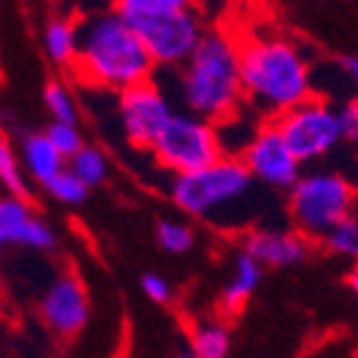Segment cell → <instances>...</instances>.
Returning a JSON list of instances; mask_svg holds the SVG:
<instances>
[{
  "instance_id": "6da1fadb",
  "label": "cell",
  "mask_w": 358,
  "mask_h": 358,
  "mask_svg": "<svg viewBox=\"0 0 358 358\" xmlns=\"http://www.w3.org/2000/svg\"><path fill=\"white\" fill-rule=\"evenodd\" d=\"M241 88L253 115L275 120L313 96V73L286 38H251L241 43Z\"/></svg>"
},
{
  "instance_id": "7a4b0ae2",
  "label": "cell",
  "mask_w": 358,
  "mask_h": 358,
  "mask_svg": "<svg viewBox=\"0 0 358 358\" xmlns=\"http://www.w3.org/2000/svg\"><path fill=\"white\" fill-rule=\"evenodd\" d=\"M153 71L155 63L138 30L113 8L78 23V58L73 73L85 83L120 93L150 80Z\"/></svg>"
},
{
  "instance_id": "3957f363",
  "label": "cell",
  "mask_w": 358,
  "mask_h": 358,
  "mask_svg": "<svg viewBox=\"0 0 358 358\" xmlns=\"http://www.w3.org/2000/svg\"><path fill=\"white\" fill-rule=\"evenodd\" d=\"M178 98L185 113L213 126L243 108L241 43L223 30H206L193 55L178 68Z\"/></svg>"
},
{
  "instance_id": "277c9868",
  "label": "cell",
  "mask_w": 358,
  "mask_h": 358,
  "mask_svg": "<svg viewBox=\"0 0 358 358\" xmlns=\"http://www.w3.org/2000/svg\"><path fill=\"white\" fill-rule=\"evenodd\" d=\"M168 191L180 213L213 226H241V218L258 213V183L236 155H221L201 171L173 176Z\"/></svg>"
},
{
  "instance_id": "5b68a950",
  "label": "cell",
  "mask_w": 358,
  "mask_h": 358,
  "mask_svg": "<svg viewBox=\"0 0 358 358\" xmlns=\"http://www.w3.org/2000/svg\"><path fill=\"white\" fill-rule=\"evenodd\" d=\"M356 188L336 171H308L288 188L286 210L293 228L308 241L321 238L353 215Z\"/></svg>"
},
{
  "instance_id": "8992f818",
  "label": "cell",
  "mask_w": 358,
  "mask_h": 358,
  "mask_svg": "<svg viewBox=\"0 0 358 358\" xmlns=\"http://www.w3.org/2000/svg\"><path fill=\"white\" fill-rule=\"evenodd\" d=\"M150 153L163 171L171 176H183L218 161L223 148L213 123L185 110H176Z\"/></svg>"
},
{
  "instance_id": "52a82bcc",
  "label": "cell",
  "mask_w": 358,
  "mask_h": 358,
  "mask_svg": "<svg viewBox=\"0 0 358 358\" xmlns=\"http://www.w3.org/2000/svg\"><path fill=\"white\" fill-rule=\"evenodd\" d=\"M273 123L286 138L288 148L301 161V166L321 161L343 143L338 108L321 101V98L310 96L308 101L291 108Z\"/></svg>"
},
{
  "instance_id": "ba28073f",
  "label": "cell",
  "mask_w": 358,
  "mask_h": 358,
  "mask_svg": "<svg viewBox=\"0 0 358 358\" xmlns=\"http://www.w3.org/2000/svg\"><path fill=\"white\" fill-rule=\"evenodd\" d=\"M176 108L166 90L153 80L133 85L118 93V120L120 131L133 148L150 150L168 120L173 118Z\"/></svg>"
},
{
  "instance_id": "9c48e42d",
  "label": "cell",
  "mask_w": 358,
  "mask_h": 358,
  "mask_svg": "<svg viewBox=\"0 0 358 358\" xmlns=\"http://www.w3.org/2000/svg\"><path fill=\"white\" fill-rule=\"evenodd\" d=\"M136 30L155 68L178 71L206 36V23L196 8H188V10L138 25Z\"/></svg>"
},
{
  "instance_id": "30bf717a",
  "label": "cell",
  "mask_w": 358,
  "mask_h": 358,
  "mask_svg": "<svg viewBox=\"0 0 358 358\" xmlns=\"http://www.w3.org/2000/svg\"><path fill=\"white\" fill-rule=\"evenodd\" d=\"M238 158L248 168L253 180L268 191H288L303 173V166L288 148L286 138L281 136L273 120L258 126L251 143L245 145Z\"/></svg>"
},
{
  "instance_id": "8fae6325",
  "label": "cell",
  "mask_w": 358,
  "mask_h": 358,
  "mask_svg": "<svg viewBox=\"0 0 358 358\" xmlns=\"http://www.w3.org/2000/svg\"><path fill=\"white\" fill-rule=\"evenodd\" d=\"M38 310H41L43 326L58 338H73L80 334L90 318L88 291L80 275L71 271L55 275L48 288L43 291Z\"/></svg>"
},
{
  "instance_id": "7c38bea8",
  "label": "cell",
  "mask_w": 358,
  "mask_h": 358,
  "mask_svg": "<svg viewBox=\"0 0 358 358\" xmlns=\"http://www.w3.org/2000/svg\"><path fill=\"white\" fill-rule=\"evenodd\" d=\"M58 245V233L45 218L36 213L28 198H0V251L23 248V251L48 253Z\"/></svg>"
},
{
  "instance_id": "4fadbf2b",
  "label": "cell",
  "mask_w": 358,
  "mask_h": 358,
  "mask_svg": "<svg viewBox=\"0 0 358 358\" xmlns=\"http://www.w3.org/2000/svg\"><path fill=\"white\" fill-rule=\"evenodd\" d=\"M245 253H251L263 268H293L308 258L310 241L296 228H253L243 236Z\"/></svg>"
},
{
  "instance_id": "5bb4252c",
  "label": "cell",
  "mask_w": 358,
  "mask_h": 358,
  "mask_svg": "<svg viewBox=\"0 0 358 358\" xmlns=\"http://www.w3.org/2000/svg\"><path fill=\"white\" fill-rule=\"evenodd\" d=\"M18 155H20V166L25 171V178L30 180V185H41V188H45L48 180H53L68 166L66 158L48 141L45 131L20 133Z\"/></svg>"
},
{
  "instance_id": "9a60e30c",
  "label": "cell",
  "mask_w": 358,
  "mask_h": 358,
  "mask_svg": "<svg viewBox=\"0 0 358 358\" xmlns=\"http://www.w3.org/2000/svg\"><path fill=\"white\" fill-rule=\"evenodd\" d=\"M263 281V266L241 248L233 258V273L221 293V306L231 313L241 310Z\"/></svg>"
},
{
  "instance_id": "2e32d148",
  "label": "cell",
  "mask_w": 358,
  "mask_h": 358,
  "mask_svg": "<svg viewBox=\"0 0 358 358\" xmlns=\"http://www.w3.org/2000/svg\"><path fill=\"white\" fill-rule=\"evenodd\" d=\"M43 50L60 71H73L78 58V23L68 15H53L43 28Z\"/></svg>"
},
{
  "instance_id": "e0dca14e",
  "label": "cell",
  "mask_w": 358,
  "mask_h": 358,
  "mask_svg": "<svg viewBox=\"0 0 358 358\" xmlns=\"http://www.w3.org/2000/svg\"><path fill=\"white\" fill-rule=\"evenodd\" d=\"M231 343V331L221 318H201L191 331L188 351L196 358H228Z\"/></svg>"
},
{
  "instance_id": "ac0fdd59",
  "label": "cell",
  "mask_w": 358,
  "mask_h": 358,
  "mask_svg": "<svg viewBox=\"0 0 358 358\" xmlns=\"http://www.w3.org/2000/svg\"><path fill=\"white\" fill-rule=\"evenodd\" d=\"M196 8V0H113V10L120 18H126L133 28L150 20H158L163 15Z\"/></svg>"
},
{
  "instance_id": "d6986e66",
  "label": "cell",
  "mask_w": 358,
  "mask_h": 358,
  "mask_svg": "<svg viewBox=\"0 0 358 358\" xmlns=\"http://www.w3.org/2000/svg\"><path fill=\"white\" fill-rule=\"evenodd\" d=\"M68 168L88 185L90 191L110 178V158L101 145L93 143H85L73 158H68Z\"/></svg>"
},
{
  "instance_id": "ffe728a7",
  "label": "cell",
  "mask_w": 358,
  "mask_h": 358,
  "mask_svg": "<svg viewBox=\"0 0 358 358\" xmlns=\"http://www.w3.org/2000/svg\"><path fill=\"white\" fill-rule=\"evenodd\" d=\"M0 185L10 196L28 198L30 193V180L25 178V171L20 166L18 148L10 143V138L6 133H0Z\"/></svg>"
},
{
  "instance_id": "44dd1931",
  "label": "cell",
  "mask_w": 358,
  "mask_h": 358,
  "mask_svg": "<svg viewBox=\"0 0 358 358\" xmlns=\"http://www.w3.org/2000/svg\"><path fill=\"white\" fill-rule=\"evenodd\" d=\"M43 106L55 123H80V108L76 93L68 88L66 80H50L43 88Z\"/></svg>"
},
{
  "instance_id": "7402d4cb",
  "label": "cell",
  "mask_w": 358,
  "mask_h": 358,
  "mask_svg": "<svg viewBox=\"0 0 358 358\" xmlns=\"http://www.w3.org/2000/svg\"><path fill=\"white\" fill-rule=\"evenodd\" d=\"M43 191L48 193L55 203L68 206V208L83 206L85 201H88V196H90V188L83 183V180L78 178V176L73 173L68 166L63 168V171H60V173L55 176L53 180H48V185H45Z\"/></svg>"
},
{
  "instance_id": "603a6c76",
  "label": "cell",
  "mask_w": 358,
  "mask_h": 358,
  "mask_svg": "<svg viewBox=\"0 0 358 358\" xmlns=\"http://www.w3.org/2000/svg\"><path fill=\"white\" fill-rule=\"evenodd\" d=\"M155 241L166 253H188L196 245V233L185 221H176V218H161L155 223Z\"/></svg>"
},
{
  "instance_id": "cb8c5ba5",
  "label": "cell",
  "mask_w": 358,
  "mask_h": 358,
  "mask_svg": "<svg viewBox=\"0 0 358 358\" xmlns=\"http://www.w3.org/2000/svg\"><path fill=\"white\" fill-rule=\"evenodd\" d=\"M323 245L329 248L334 256L351 258L358 266V218L348 215L346 221H341L334 231L323 236Z\"/></svg>"
},
{
  "instance_id": "d4e9b609",
  "label": "cell",
  "mask_w": 358,
  "mask_h": 358,
  "mask_svg": "<svg viewBox=\"0 0 358 358\" xmlns=\"http://www.w3.org/2000/svg\"><path fill=\"white\" fill-rule=\"evenodd\" d=\"M45 136H48V141L55 145V150H58L66 161L73 158V155L85 145L83 131H80L78 123H55V120H50L48 126H45Z\"/></svg>"
},
{
  "instance_id": "484cf974",
  "label": "cell",
  "mask_w": 358,
  "mask_h": 358,
  "mask_svg": "<svg viewBox=\"0 0 358 358\" xmlns=\"http://www.w3.org/2000/svg\"><path fill=\"white\" fill-rule=\"evenodd\" d=\"M141 291L150 303L166 306L173 299V288L168 283V278H163L161 273H145L141 275Z\"/></svg>"
},
{
  "instance_id": "4316f807",
  "label": "cell",
  "mask_w": 358,
  "mask_h": 358,
  "mask_svg": "<svg viewBox=\"0 0 358 358\" xmlns=\"http://www.w3.org/2000/svg\"><path fill=\"white\" fill-rule=\"evenodd\" d=\"M338 120H341V136H343V141L358 148V96L348 98L338 108Z\"/></svg>"
},
{
  "instance_id": "83f0119b",
  "label": "cell",
  "mask_w": 358,
  "mask_h": 358,
  "mask_svg": "<svg viewBox=\"0 0 358 358\" xmlns=\"http://www.w3.org/2000/svg\"><path fill=\"white\" fill-rule=\"evenodd\" d=\"M336 66H338L341 76L346 78L351 85H356L358 88V55H343V58L336 60Z\"/></svg>"
},
{
  "instance_id": "f1b7e54d",
  "label": "cell",
  "mask_w": 358,
  "mask_h": 358,
  "mask_svg": "<svg viewBox=\"0 0 358 358\" xmlns=\"http://www.w3.org/2000/svg\"><path fill=\"white\" fill-rule=\"evenodd\" d=\"M348 286H351L353 296H356V299H358V266L351 271V273H348Z\"/></svg>"
},
{
  "instance_id": "f546056e",
  "label": "cell",
  "mask_w": 358,
  "mask_h": 358,
  "mask_svg": "<svg viewBox=\"0 0 358 358\" xmlns=\"http://www.w3.org/2000/svg\"><path fill=\"white\" fill-rule=\"evenodd\" d=\"M178 358H196V356H193L191 351H183V353H178Z\"/></svg>"
}]
</instances>
